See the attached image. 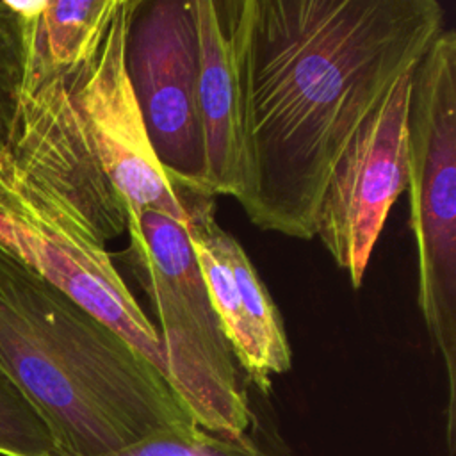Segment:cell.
I'll return each mask as SVG.
<instances>
[{
  "label": "cell",
  "mask_w": 456,
  "mask_h": 456,
  "mask_svg": "<svg viewBox=\"0 0 456 456\" xmlns=\"http://www.w3.org/2000/svg\"><path fill=\"white\" fill-rule=\"evenodd\" d=\"M102 456H283L265 447L253 433L230 438L200 426L153 433L132 445Z\"/></svg>",
  "instance_id": "4fadbf2b"
},
{
  "label": "cell",
  "mask_w": 456,
  "mask_h": 456,
  "mask_svg": "<svg viewBox=\"0 0 456 456\" xmlns=\"http://www.w3.org/2000/svg\"><path fill=\"white\" fill-rule=\"evenodd\" d=\"M0 248L137 349L162 376L164 351L112 255L0 141ZM166 379V378H164Z\"/></svg>",
  "instance_id": "5b68a950"
},
{
  "label": "cell",
  "mask_w": 456,
  "mask_h": 456,
  "mask_svg": "<svg viewBox=\"0 0 456 456\" xmlns=\"http://www.w3.org/2000/svg\"><path fill=\"white\" fill-rule=\"evenodd\" d=\"M118 0L16 4L23 32V73H75L96 57Z\"/></svg>",
  "instance_id": "8fae6325"
},
{
  "label": "cell",
  "mask_w": 456,
  "mask_h": 456,
  "mask_svg": "<svg viewBox=\"0 0 456 456\" xmlns=\"http://www.w3.org/2000/svg\"><path fill=\"white\" fill-rule=\"evenodd\" d=\"M23 32L16 2H0V141H7L20 98Z\"/></svg>",
  "instance_id": "9a60e30c"
},
{
  "label": "cell",
  "mask_w": 456,
  "mask_h": 456,
  "mask_svg": "<svg viewBox=\"0 0 456 456\" xmlns=\"http://www.w3.org/2000/svg\"><path fill=\"white\" fill-rule=\"evenodd\" d=\"M0 454L57 456L55 444L39 413L0 370Z\"/></svg>",
  "instance_id": "5bb4252c"
},
{
  "label": "cell",
  "mask_w": 456,
  "mask_h": 456,
  "mask_svg": "<svg viewBox=\"0 0 456 456\" xmlns=\"http://www.w3.org/2000/svg\"><path fill=\"white\" fill-rule=\"evenodd\" d=\"M417 305L449 381L456 383V32L444 28L411 75L406 135Z\"/></svg>",
  "instance_id": "277c9868"
},
{
  "label": "cell",
  "mask_w": 456,
  "mask_h": 456,
  "mask_svg": "<svg viewBox=\"0 0 456 456\" xmlns=\"http://www.w3.org/2000/svg\"><path fill=\"white\" fill-rule=\"evenodd\" d=\"M413 71L403 75L365 119L322 194L315 237L362 287L388 212L406 189V135Z\"/></svg>",
  "instance_id": "52a82bcc"
},
{
  "label": "cell",
  "mask_w": 456,
  "mask_h": 456,
  "mask_svg": "<svg viewBox=\"0 0 456 456\" xmlns=\"http://www.w3.org/2000/svg\"><path fill=\"white\" fill-rule=\"evenodd\" d=\"M126 230L119 255L159 319L167 385L205 431L248 435L255 413L185 226L144 208L126 210Z\"/></svg>",
  "instance_id": "3957f363"
},
{
  "label": "cell",
  "mask_w": 456,
  "mask_h": 456,
  "mask_svg": "<svg viewBox=\"0 0 456 456\" xmlns=\"http://www.w3.org/2000/svg\"><path fill=\"white\" fill-rule=\"evenodd\" d=\"M137 0H118L93 62L71 75L93 153L125 210H157L187 228L189 214L150 144L126 68V30Z\"/></svg>",
  "instance_id": "ba28073f"
},
{
  "label": "cell",
  "mask_w": 456,
  "mask_h": 456,
  "mask_svg": "<svg viewBox=\"0 0 456 456\" xmlns=\"http://www.w3.org/2000/svg\"><path fill=\"white\" fill-rule=\"evenodd\" d=\"M240 167L260 230L314 239L328 180L445 28L438 0H230Z\"/></svg>",
  "instance_id": "6da1fadb"
},
{
  "label": "cell",
  "mask_w": 456,
  "mask_h": 456,
  "mask_svg": "<svg viewBox=\"0 0 456 456\" xmlns=\"http://www.w3.org/2000/svg\"><path fill=\"white\" fill-rule=\"evenodd\" d=\"M71 75H21L5 146L105 246L126 230V210L93 153L75 103Z\"/></svg>",
  "instance_id": "9c48e42d"
},
{
  "label": "cell",
  "mask_w": 456,
  "mask_h": 456,
  "mask_svg": "<svg viewBox=\"0 0 456 456\" xmlns=\"http://www.w3.org/2000/svg\"><path fill=\"white\" fill-rule=\"evenodd\" d=\"M0 370L39 413L57 456H102L198 426L137 349L2 248Z\"/></svg>",
  "instance_id": "7a4b0ae2"
},
{
  "label": "cell",
  "mask_w": 456,
  "mask_h": 456,
  "mask_svg": "<svg viewBox=\"0 0 456 456\" xmlns=\"http://www.w3.org/2000/svg\"><path fill=\"white\" fill-rule=\"evenodd\" d=\"M125 68L150 144L173 189L203 196L192 0H137L126 30Z\"/></svg>",
  "instance_id": "8992f818"
},
{
  "label": "cell",
  "mask_w": 456,
  "mask_h": 456,
  "mask_svg": "<svg viewBox=\"0 0 456 456\" xmlns=\"http://www.w3.org/2000/svg\"><path fill=\"white\" fill-rule=\"evenodd\" d=\"M219 242L223 253L232 267L244 319L251 331L256 354H258V388L267 392L271 388V378L285 374L292 365V351L289 337L281 321V315L271 299L260 274L251 264L248 253L239 240L221 228Z\"/></svg>",
  "instance_id": "7c38bea8"
},
{
  "label": "cell",
  "mask_w": 456,
  "mask_h": 456,
  "mask_svg": "<svg viewBox=\"0 0 456 456\" xmlns=\"http://www.w3.org/2000/svg\"><path fill=\"white\" fill-rule=\"evenodd\" d=\"M198 30V105L203 137V196H235L240 144L230 0H192Z\"/></svg>",
  "instance_id": "30bf717a"
}]
</instances>
